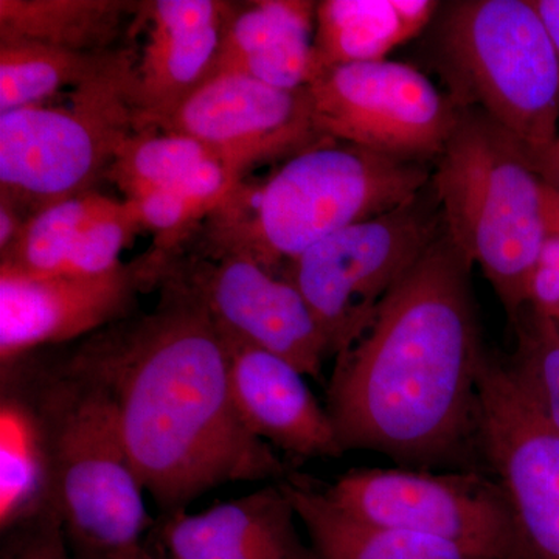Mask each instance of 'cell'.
Instances as JSON below:
<instances>
[{"label": "cell", "mask_w": 559, "mask_h": 559, "mask_svg": "<svg viewBox=\"0 0 559 559\" xmlns=\"http://www.w3.org/2000/svg\"><path fill=\"white\" fill-rule=\"evenodd\" d=\"M153 311L91 334L66 360L100 384L146 492L165 514L235 481L283 480L285 463L235 409L226 344L171 267Z\"/></svg>", "instance_id": "6da1fadb"}, {"label": "cell", "mask_w": 559, "mask_h": 559, "mask_svg": "<svg viewBox=\"0 0 559 559\" xmlns=\"http://www.w3.org/2000/svg\"><path fill=\"white\" fill-rule=\"evenodd\" d=\"M471 267L441 235L382 304L373 325L337 356L326 411L344 452L378 451L429 465L477 443L485 352Z\"/></svg>", "instance_id": "7a4b0ae2"}, {"label": "cell", "mask_w": 559, "mask_h": 559, "mask_svg": "<svg viewBox=\"0 0 559 559\" xmlns=\"http://www.w3.org/2000/svg\"><path fill=\"white\" fill-rule=\"evenodd\" d=\"M430 180L428 164L323 140L260 186L238 183L207 216L198 248L242 253L280 275L331 235L407 204Z\"/></svg>", "instance_id": "3957f363"}, {"label": "cell", "mask_w": 559, "mask_h": 559, "mask_svg": "<svg viewBox=\"0 0 559 559\" xmlns=\"http://www.w3.org/2000/svg\"><path fill=\"white\" fill-rule=\"evenodd\" d=\"M444 234L477 264L510 322L533 301L549 240L544 183L527 151L479 109H459L450 140L433 162Z\"/></svg>", "instance_id": "277c9868"}, {"label": "cell", "mask_w": 559, "mask_h": 559, "mask_svg": "<svg viewBox=\"0 0 559 559\" xmlns=\"http://www.w3.org/2000/svg\"><path fill=\"white\" fill-rule=\"evenodd\" d=\"M36 409L50 451V510L72 554H117L143 544L153 518L109 393L62 366Z\"/></svg>", "instance_id": "5b68a950"}, {"label": "cell", "mask_w": 559, "mask_h": 559, "mask_svg": "<svg viewBox=\"0 0 559 559\" xmlns=\"http://www.w3.org/2000/svg\"><path fill=\"white\" fill-rule=\"evenodd\" d=\"M436 53L455 106L481 110L528 157L559 138V55L532 0L452 2Z\"/></svg>", "instance_id": "8992f818"}, {"label": "cell", "mask_w": 559, "mask_h": 559, "mask_svg": "<svg viewBox=\"0 0 559 559\" xmlns=\"http://www.w3.org/2000/svg\"><path fill=\"white\" fill-rule=\"evenodd\" d=\"M135 61L120 49L108 68L69 92L68 105L0 114V198L31 218L106 179L138 132Z\"/></svg>", "instance_id": "52a82bcc"}, {"label": "cell", "mask_w": 559, "mask_h": 559, "mask_svg": "<svg viewBox=\"0 0 559 559\" xmlns=\"http://www.w3.org/2000/svg\"><path fill=\"white\" fill-rule=\"evenodd\" d=\"M443 234L430 180L407 204L312 246L282 277L299 289L337 358L373 325L392 290Z\"/></svg>", "instance_id": "ba28073f"}, {"label": "cell", "mask_w": 559, "mask_h": 559, "mask_svg": "<svg viewBox=\"0 0 559 559\" xmlns=\"http://www.w3.org/2000/svg\"><path fill=\"white\" fill-rule=\"evenodd\" d=\"M305 90L320 138L392 159L436 162L459 120L450 95L403 62L337 66L316 73Z\"/></svg>", "instance_id": "9c48e42d"}, {"label": "cell", "mask_w": 559, "mask_h": 559, "mask_svg": "<svg viewBox=\"0 0 559 559\" xmlns=\"http://www.w3.org/2000/svg\"><path fill=\"white\" fill-rule=\"evenodd\" d=\"M325 492L371 524L444 540L485 559H522L506 492L479 474L353 469Z\"/></svg>", "instance_id": "30bf717a"}, {"label": "cell", "mask_w": 559, "mask_h": 559, "mask_svg": "<svg viewBox=\"0 0 559 559\" xmlns=\"http://www.w3.org/2000/svg\"><path fill=\"white\" fill-rule=\"evenodd\" d=\"M477 443L509 500L522 559H559V432L485 353L477 380Z\"/></svg>", "instance_id": "8fae6325"}, {"label": "cell", "mask_w": 559, "mask_h": 559, "mask_svg": "<svg viewBox=\"0 0 559 559\" xmlns=\"http://www.w3.org/2000/svg\"><path fill=\"white\" fill-rule=\"evenodd\" d=\"M173 253L151 248L114 270L91 275H24L0 270V360L3 370L46 345L87 337L130 318L140 293L159 288Z\"/></svg>", "instance_id": "7c38bea8"}, {"label": "cell", "mask_w": 559, "mask_h": 559, "mask_svg": "<svg viewBox=\"0 0 559 559\" xmlns=\"http://www.w3.org/2000/svg\"><path fill=\"white\" fill-rule=\"evenodd\" d=\"M171 271L200 297L226 341L288 360L305 377H322L329 344L299 289L248 255L176 250Z\"/></svg>", "instance_id": "4fadbf2b"}, {"label": "cell", "mask_w": 559, "mask_h": 559, "mask_svg": "<svg viewBox=\"0 0 559 559\" xmlns=\"http://www.w3.org/2000/svg\"><path fill=\"white\" fill-rule=\"evenodd\" d=\"M157 130L197 139L235 182L255 165L288 160L325 140L305 87L280 90L235 72L213 73Z\"/></svg>", "instance_id": "5bb4252c"}, {"label": "cell", "mask_w": 559, "mask_h": 559, "mask_svg": "<svg viewBox=\"0 0 559 559\" xmlns=\"http://www.w3.org/2000/svg\"><path fill=\"white\" fill-rule=\"evenodd\" d=\"M229 7L223 0L140 2L139 17L145 20L148 36L135 61L138 132L157 130L210 79Z\"/></svg>", "instance_id": "9a60e30c"}, {"label": "cell", "mask_w": 559, "mask_h": 559, "mask_svg": "<svg viewBox=\"0 0 559 559\" xmlns=\"http://www.w3.org/2000/svg\"><path fill=\"white\" fill-rule=\"evenodd\" d=\"M235 409L252 436L294 457L344 454L329 411L288 360L264 349L226 341Z\"/></svg>", "instance_id": "2e32d148"}, {"label": "cell", "mask_w": 559, "mask_h": 559, "mask_svg": "<svg viewBox=\"0 0 559 559\" xmlns=\"http://www.w3.org/2000/svg\"><path fill=\"white\" fill-rule=\"evenodd\" d=\"M296 518L277 481L201 513L165 514L162 546L176 559H318Z\"/></svg>", "instance_id": "e0dca14e"}, {"label": "cell", "mask_w": 559, "mask_h": 559, "mask_svg": "<svg viewBox=\"0 0 559 559\" xmlns=\"http://www.w3.org/2000/svg\"><path fill=\"white\" fill-rule=\"evenodd\" d=\"M316 9L318 3L305 0L230 3L212 75L242 73L288 91L307 86L311 80Z\"/></svg>", "instance_id": "ac0fdd59"}, {"label": "cell", "mask_w": 559, "mask_h": 559, "mask_svg": "<svg viewBox=\"0 0 559 559\" xmlns=\"http://www.w3.org/2000/svg\"><path fill=\"white\" fill-rule=\"evenodd\" d=\"M440 10L430 0H323L316 9L311 79L337 66L385 60Z\"/></svg>", "instance_id": "d6986e66"}, {"label": "cell", "mask_w": 559, "mask_h": 559, "mask_svg": "<svg viewBox=\"0 0 559 559\" xmlns=\"http://www.w3.org/2000/svg\"><path fill=\"white\" fill-rule=\"evenodd\" d=\"M106 179L119 187L124 200L143 190H170L197 202L209 215L240 183L197 139L159 130L135 132Z\"/></svg>", "instance_id": "ffe728a7"}, {"label": "cell", "mask_w": 559, "mask_h": 559, "mask_svg": "<svg viewBox=\"0 0 559 559\" xmlns=\"http://www.w3.org/2000/svg\"><path fill=\"white\" fill-rule=\"evenodd\" d=\"M318 559H485L444 540L359 520L305 476L278 481Z\"/></svg>", "instance_id": "44dd1931"}, {"label": "cell", "mask_w": 559, "mask_h": 559, "mask_svg": "<svg viewBox=\"0 0 559 559\" xmlns=\"http://www.w3.org/2000/svg\"><path fill=\"white\" fill-rule=\"evenodd\" d=\"M139 7L130 0H0V39L103 53L114 50Z\"/></svg>", "instance_id": "7402d4cb"}, {"label": "cell", "mask_w": 559, "mask_h": 559, "mask_svg": "<svg viewBox=\"0 0 559 559\" xmlns=\"http://www.w3.org/2000/svg\"><path fill=\"white\" fill-rule=\"evenodd\" d=\"M51 463L36 407L3 396L0 406V527H22L50 510Z\"/></svg>", "instance_id": "603a6c76"}, {"label": "cell", "mask_w": 559, "mask_h": 559, "mask_svg": "<svg viewBox=\"0 0 559 559\" xmlns=\"http://www.w3.org/2000/svg\"><path fill=\"white\" fill-rule=\"evenodd\" d=\"M117 201L94 190L33 213L13 245L0 253V270L24 275H64L86 231Z\"/></svg>", "instance_id": "cb8c5ba5"}, {"label": "cell", "mask_w": 559, "mask_h": 559, "mask_svg": "<svg viewBox=\"0 0 559 559\" xmlns=\"http://www.w3.org/2000/svg\"><path fill=\"white\" fill-rule=\"evenodd\" d=\"M120 49L75 53L27 40L0 39V114L43 105L108 68Z\"/></svg>", "instance_id": "d4e9b609"}, {"label": "cell", "mask_w": 559, "mask_h": 559, "mask_svg": "<svg viewBox=\"0 0 559 559\" xmlns=\"http://www.w3.org/2000/svg\"><path fill=\"white\" fill-rule=\"evenodd\" d=\"M511 323L516 349L503 360L507 371L533 409L559 432L558 320L532 301Z\"/></svg>", "instance_id": "484cf974"}, {"label": "cell", "mask_w": 559, "mask_h": 559, "mask_svg": "<svg viewBox=\"0 0 559 559\" xmlns=\"http://www.w3.org/2000/svg\"><path fill=\"white\" fill-rule=\"evenodd\" d=\"M14 530L3 559H75L53 510Z\"/></svg>", "instance_id": "4316f807"}, {"label": "cell", "mask_w": 559, "mask_h": 559, "mask_svg": "<svg viewBox=\"0 0 559 559\" xmlns=\"http://www.w3.org/2000/svg\"><path fill=\"white\" fill-rule=\"evenodd\" d=\"M540 182L559 197V138L539 154L530 157Z\"/></svg>", "instance_id": "83f0119b"}, {"label": "cell", "mask_w": 559, "mask_h": 559, "mask_svg": "<svg viewBox=\"0 0 559 559\" xmlns=\"http://www.w3.org/2000/svg\"><path fill=\"white\" fill-rule=\"evenodd\" d=\"M73 557L75 559H176L164 547L159 551H154L148 549L145 544H140L134 549L117 551V554L73 555Z\"/></svg>", "instance_id": "f1b7e54d"}, {"label": "cell", "mask_w": 559, "mask_h": 559, "mask_svg": "<svg viewBox=\"0 0 559 559\" xmlns=\"http://www.w3.org/2000/svg\"><path fill=\"white\" fill-rule=\"evenodd\" d=\"M532 3L546 24L559 55V0H532Z\"/></svg>", "instance_id": "f546056e"}, {"label": "cell", "mask_w": 559, "mask_h": 559, "mask_svg": "<svg viewBox=\"0 0 559 559\" xmlns=\"http://www.w3.org/2000/svg\"><path fill=\"white\" fill-rule=\"evenodd\" d=\"M544 213L550 237L559 238V197L544 186Z\"/></svg>", "instance_id": "4dcf8cb0"}]
</instances>
